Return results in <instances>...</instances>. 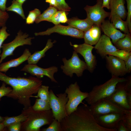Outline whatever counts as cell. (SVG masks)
Here are the masks:
<instances>
[{"mask_svg": "<svg viewBox=\"0 0 131 131\" xmlns=\"http://www.w3.org/2000/svg\"><path fill=\"white\" fill-rule=\"evenodd\" d=\"M60 123L62 131H116L99 125L89 106L86 105L79 106Z\"/></svg>", "mask_w": 131, "mask_h": 131, "instance_id": "6da1fadb", "label": "cell"}, {"mask_svg": "<svg viewBox=\"0 0 131 131\" xmlns=\"http://www.w3.org/2000/svg\"><path fill=\"white\" fill-rule=\"evenodd\" d=\"M22 113L26 116V119L21 123L20 131H39L41 127L49 125L54 119L51 109L36 111L34 110L31 106L23 109Z\"/></svg>", "mask_w": 131, "mask_h": 131, "instance_id": "7a4b0ae2", "label": "cell"}, {"mask_svg": "<svg viewBox=\"0 0 131 131\" xmlns=\"http://www.w3.org/2000/svg\"><path fill=\"white\" fill-rule=\"evenodd\" d=\"M19 100L24 109L31 106L30 98L36 94L41 86L42 81L40 78L32 76L28 78L18 77Z\"/></svg>", "mask_w": 131, "mask_h": 131, "instance_id": "3957f363", "label": "cell"}, {"mask_svg": "<svg viewBox=\"0 0 131 131\" xmlns=\"http://www.w3.org/2000/svg\"><path fill=\"white\" fill-rule=\"evenodd\" d=\"M126 79L112 75L111 78L104 83L94 86L85 99L89 105L99 100L109 98L114 92L117 84L126 81Z\"/></svg>", "mask_w": 131, "mask_h": 131, "instance_id": "277c9868", "label": "cell"}, {"mask_svg": "<svg viewBox=\"0 0 131 131\" xmlns=\"http://www.w3.org/2000/svg\"><path fill=\"white\" fill-rule=\"evenodd\" d=\"M65 92L66 94L68 101L66 106L68 115L76 110L79 105L88 96L89 93L82 92L77 82L72 83L67 87Z\"/></svg>", "mask_w": 131, "mask_h": 131, "instance_id": "5b68a950", "label": "cell"}, {"mask_svg": "<svg viewBox=\"0 0 131 131\" xmlns=\"http://www.w3.org/2000/svg\"><path fill=\"white\" fill-rule=\"evenodd\" d=\"M49 91V102L53 116L54 119L60 122L68 115L66 109L68 99L66 94L65 92L56 95L52 90Z\"/></svg>", "mask_w": 131, "mask_h": 131, "instance_id": "8992f818", "label": "cell"}, {"mask_svg": "<svg viewBox=\"0 0 131 131\" xmlns=\"http://www.w3.org/2000/svg\"><path fill=\"white\" fill-rule=\"evenodd\" d=\"M62 60L64 65H61V68L65 75L71 78L74 74L78 77L82 76L84 71L87 69L85 62L80 59L77 53L74 51L70 59L67 60L64 57Z\"/></svg>", "mask_w": 131, "mask_h": 131, "instance_id": "52a82bcc", "label": "cell"}, {"mask_svg": "<svg viewBox=\"0 0 131 131\" xmlns=\"http://www.w3.org/2000/svg\"><path fill=\"white\" fill-rule=\"evenodd\" d=\"M89 107L94 115L113 113L126 114L131 110L125 109L107 98L100 100L90 105Z\"/></svg>", "mask_w": 131, "mask_h": 131, "instance_id": "ba28073f", "label": "cell"}, {"mask_svg": "<svg viewBox=\"0 0 131 131\" xmlns=\"http://www.w3.org/2000/svg\"><path fill=\"white\" fill-rule=\"evenodd\" d=\"M29 36L28 34L26 33H23L20 30L13 41L8 43L3 44L1 47L2 51L0 55V64L7 57L13 55L14 51L17 47L25 45H31L32 40L34 38Z\"/></svg>", "mask_w": 131, "mask_h": 131, "instance_id": "9c48e42d", "label": "cell"}, {"mask_svg": "<svg viewBox=\"0 0 131 131\" xmlns=\"http://www.w3.org/2000/svg\"><path fill=\"white\" fill-rule=\"evenodd\" d=\"M103 0H97L96 4L93 6L87 5L84 8L86 12L87 17L94 24L100 27L105 19L109 17L110 12L105 11L102 7Z\"/></svg>", "mask_w": 131, "mask_h": 131, "instance_id": "30bf717a", "label": "cell"}, {"mask_svg": "<svg viewBox=\"0 0 131 131\" xmlns=\"http://www.w3.org/2000/svg\"><path fill=\"white\" fill-rule=\"evenodd\" d=\"M70 45L73 46L74 51L80 54L84 58L87 66V69L92 73L95 68L96 64L95 56L92 53L94 47L92 45L84 43L83 44Z\"/></svg>", "mask_w": 131, "mask_h": 131, "instance_id": "8fae6325", "label": "cell"}, {"mask_svg": "<svg viewBox=\"0 0 131 131\" xmlns=\"http://www.w3.org/2000/svg\"><path fill=\"white\" fill-rule=\"evenodd\" d=\"M54 33L77 38L82 39L83 37L84 32L69 25L65 26L59 24L48 28L45 31L35 33L34 35L36 36L49 35Z\"/></svg>", "mask_w": 131, "mask_h": 131, "instance_id": "7c38bea8", "label": "cell"}, {"mask_svg": "<svg viewBox=\"0 0 131 131\" xmlns=\"http://www.w3.org/2000/svg\"><path fill=\"white\" fill-rule=\"evenodd\" d=\"M21 71L36 76L39 78L46 76L49 78L52 82H57L54 77V74L57 72L58 69L57 67L55 66L43 68L39 67L36 64H28L25 65Z\"/></svg>", "mask_w": 131, "mask_h": 131, "instance_id": "4fadbf2b", "label": "cell"}, {"mask_svg": "<svg viewBox=\"0 0 131 131\" xmlns=\"http://www.w3.org/2000/svg\"><path fill=\"white\" fill-rule=\"evenodd\" d=\"M124 114L113 113L102 115H94L98 124L104 128L117 131L120 121L123 119Z\"/></svg>", "mask_w": 131, "mask_h": 131, "instance_id": "5bb4252c", "label": "cell"}, {"mask_svg": "<svg viewBox=\"0 0 131 131\" xmlns=\"http://www.w3.org/2000/svg\"><path fill=\"white\" fill-rule=\"evenodd\" d=\"M107 68L112 75L119 77L126 74L124 61L112 55L106 57Z\"/></svg>", "mask_w": 131, "mask_h": 131, "instance_id": "9a60e30c", "label": "cell"}, {"mask_svg": "<svg viewBox=\"0 0 131 131\" xmlns=\"http://www.w3.org/2000/svg\"><path fill=\"white\" fill-rule=\"evenodd\" d=\"M123 82H119L117 84L114 92L107 99L124 109L131 110V107L127 102L126 91L125 84Z\"/></svg>", "mask_w": 131, "mask_h": 131, "instance_id": "2e32d148", "label": "cell"}, {"mask_svg": "<svg viewBox=\"0 0 131 131\" xmlns=\"http://www.w3.org/2000/svg\"><path fill=\"white\" fill-rule=\"evenodd\" d=\"M94 48L102 57H105L109 53L119 50L113 44L110 38L105 34L101 35Z\"/></svg>", "mask_w": 131, "mask_h": 131, "instance_id": "e0dca14e", "label": "cell"}, {"mask_svg": "<svg viewBox=\"0 0 131 131\" xmlns=\"http://www.w3.org/2000/svg\"><path fill=\"white\" fill-rule=\"evenodd\" d=\"M100 28L105 34L112 39V42L114 44L119 39L124 38L126 35L115 28L108 20H105Z\"/></svg>", "mask_w": 131, "mask_h": 131, "instance_id": "ac0fdd59", "label": "cell"}, {"mask_svg": "<svg viewBox=\"0 0 131 131\" xmlns=\"http://www.w3.org/2000/svg\"><path fill=\"white\" fill-rule=\"evenodd\" d=\"M31 53L29 49H26L19 57L0 64V71L6 73L10 68L16 67L27 60Z\"/></svg>", "mask_w": 131, "mask_h": 131, "instance_id": "d6986e66", "label": "cell"}, {"mask_svg": "<svg viewBox=\"0 0 131 131\" xmlns=\"http://www.w3.org/2000/svg\"><path fill=\"white\" fill-rule=\"evenodd\" d=\"M100 27L93 25L88 30L84 32L83 37L85 43L91 45H95L101 36Z\"/></svg>", "mask_w": 131, "mask_h": 131, "instance_id": "ffe728a7", "label": "cell"}, {"mask_svg": "<svg viewBox=\"0 0 131 131\" xmlns=\"http://www.w3.org/2000/svg\"><path fill=\"white\" fill-rule=\"evenodd\" d=\"M125 3L124 0H110L109 6L111 12L109 17L114 15H117L123 20H125L127 13L124 5Z\"/></svg>", "mask_w": 131, "mask_h": 131, "instance_id": "44dd1931", "label": "cell"}, {"mask_svg": "<svg viewBox=\"0 0 131 131\" xmlns=\"http://www.w3.org/2000/svg\"><path fill=\"white\" fill-rule=\"evenodd\" d=\"M0 80L12 87V91L8 96V97L12 98H15L19 92L18 80L17 78L9 77L0 71Z\"/></svg>", "mask_w": 131, "mask_h": 131, "instance_id": "7402d4cb", "label": "cell"}, {"mask_svg": "<svg viewBox=\"0 0 131 131\" xmlns=\"http://www.w3.org/2000/svg\"><path fill=\"white\" fill-rule=\"evenodd\" d=\"M66 23L69 25L83 32L88 30L94 25L87 18L81 19L77 17L68 19Z\"/></svg>", "mask_w": 131, "mask_h": 131, "instance_id": "603a6c76", "label": "cell"}, {"mask_svg": "<svg viewBox=\"0 0 131 131\" xmlns=\"http://www.w3.org/2000/svg\"><path fill=\"white\" fill-rule=\"evenodd\" d=\"M55 42V41L52 42L51 39H48L45 46L43 49L31 54L27 60L28 64H36L41 58L44 57L45 53L53 47V44Z\"/></svg>", "mask_w": 131, "mask_h": 131, "instance_id": "cb8c5ba5", "label": "cell"}, {"mask_svg": "<svg viewBox=\"0 0 131 131\" xmlns=\"http://www.w3.org/2000/svg\"><path fill=\"white\" fill-rule=\"evenodd\" d=\"M109 18L116 29H120L125 34L130 33L126 21L123 20L119 16L114 15L109 17Z\"/></svg>", "mask_w": 131, "mask_h": 131, "instance_id": "d4e9b609", "label": "cell"}, {"mask_svg": "<svg viewBox=\"0 0 131 131\" xmlns=\"http://www.w3.org/2000/svg\"><path fill=\"white\" fill-rule=\"evenodd\" d=\"M114 44L118 49L124 50L129 52H131V33L126 34L124 38L119 39Z\"/></svg>", "mask_w": 131, "mask_h": 131, "instance_id": "484cf974", "label": "cell"}, {"mask_svg": "<svg viewBox=\"0 0 131 131\" xmlns=\"http://www.w3.org/2000/svg\"><path fill=\"white\" fill-rule=\"evenodd\" d=\"M57 11L55 8L51 6L45 10L36 18L35 21L36 23L44 21L51 22V18L54 14Z\"/></svg>", "mask_w": 131, "mask_h": 131, "instance_id": "4316f807", "label": "cell"}, {"mask_svg": "<svg viewBox=\"0 0 131 131\" xmlns=\"http://www.w3.org/2000/svg\"><path fill=\"white\" fill-rule=\"evenodd\" d=\"M4 117V120L2 123L5 127H7L9 125L15 123H22L26 119V116L22 113L17 116Z\"/></svg>", "mask_w": 131, "mask_h": 131, "instance_id": "83f0119b", "label": "cell"}, {"mask_svg": "<svg viewBox=\"0 0 131 131\" xmlns=\"http://www.w3.org/2000/svg\"><path fill=\"white\" fill-rule=\"evenodd\" d=\"M34 110L38 111H42L51 110L49 102L40 98L36 99L35 103L32 106Z\"/></svg>", "mask_w": 131, "mask_h": 131, "instance_id": "f1b7e54d", "label": "cell"}, {"mask_svg": "<svg viewBox=\"0 0 131 131\" xmlns=\"http://www.w3.org/2000/svg\"><path fill=\"white\" fill-rule=\"evenodd\" d=\"M22 4L16 0H13L12 1L11 5L7 8L6 10L14 12L20 15L23 19H25L26 18L22 7Z\"/></svg>", "mask_w": 131, "mask_h": 131, "instance_id": "f546056e", "label": "cell"}, {"mask_svg": "<svg viewBox=\"0 0 131 131\" xmlns=\"http://www.w3.org/2000/svg\"><path fill=\"white\" fill-rule=\"evenodd\" d=\"M49 87L47 86L41 85L37 92V96L40 98L44 100L49 101Z\"/></svg>", "mask_w": 131, "mask_h": 131, "instance_id": "4dcf8cb0", "label": "cell"}, {"mask_svg": "<svg viewBox=\"0 0 131 131\" xmlns=\"http://www.w3.org/2000/svg\"><path fill=\"white\" fill-rule=\"evenodd\" d=\"M41 14L40 10L37 8H35L33 10L30 11L26 18V23L28 24L33 23L36 18Z\"/></svg>", "mask_w": 131, "mask_h": 131, "instance_id": "1f68e13d", "label": "cell"}, {"mask_svg": "<svg viewBox=\"0 0 131 131\" xmlns=\"http://www.w3.org/2000/svg\"><path fill=\"white\" fill-rule=\"evenodd\" d=\"M46 128L42 130L43 131H62L60 122L54 119L52 123Z\"/></svg>", "mask_w": 131, "mask_h": 131, "instance_id": "d6a6232c", "label": "cell"}, {"mask_svg": "<svg viewBox=\"0 0 131 131\" xmlns=\"http://www.w3.org/2000/svg\"><path fill=\"white\" fill-rule=\"evenodd\" d=\"M131 54V52H129L124 50L119 49L109 53L108 55H112L125 61Z\"/></svg>", "mask_w": 131, "mask_h": 131, "instance_id": "836d02e7", "label": "cell"}, {"mask_svg": "<svg viewBox=\"0 0 131 131\" xmlns=\"http://www.w3.org/2000/svg\"><path fill=\"white\" fill-rule=\"evenodd\" d=\"M56 1L57 4V10L63 11L66 12L70 10L71 8L65 0H56Z\"/></svg>", "mask_w": 131, "mask_h": 131, "instance_id": "e575fe53", "label": "cell"}, {"mask_svg": "<svg viewBox=\"0 0 131 131\" xmlns=\"http://www.w3.org/2000/svg\"><path fill=\"white\" fill-rule=\"evenodd\" d=\"M127 3V12L126 21L129 32L131 33V0H126Z\"/></svg>", "mask_w": 131, "mask_h": 131, "instance_id": "d590c367", "label": "cell"}, {"mask_svg": "<svg viewBox=\"0 0 131 131\" xmlns=\"http://www.w3.org/2000/svg\"><path fill=\"white\" fill-rule=\"evenodd\" d=\"M6 83L3 82L0 87V101L3 96H7L12 90L11 87H6Z\"/></svg>", "mask_w": 131, "mask_h": 131, "instance_id": "8d00e7d4", "label": "cell"}, {"mask_svg": "<svg viewBox=\"0 0 131 131\" xmlns=\"http://www.w3.org/2000/svg\"><path fill=\"white\" fill-rule=\"evenodd\" d=\"M7 29V27L5 26L2 27L0 29V50L4 41L10 35V34L6 31Z\"/></svg>", "mask_w": 131, "mask_h": 131, "instance_id": "74e56055", "label": "cell"}, {"mask_svg": "<svg viewBox=\"0 0 131 131\" xmlns=\"http://www.w3.org/2000/svg\"><path fill=\"white\" fill-rule=\"evenodd\" d=\"M123 122L128 129L131 131V112L125 114L124 118L122 120Z\"/></svg>", "mask_w": 131, "mask_h": 131, "instance_id": "f35d334b", "label": "cell"}, {"mask_svg": "<svg viewBox=\"0 0 131 131\" xmlns=\"http://www.w3.org/2000/svg\"><path fill=\"white\" fill-rule=\"evenodd\" d=\"M9 17L8 14L6 11H3L0 9V27L5 26Z\"/></svg>", "mask_w": 131, "mask_h": 131, "instance_id": "ab89813d", "label": "cell"}, {"mask_svg": "<svg viewBox=\"0 0 131 131\" xmlns=\"http://www.w3.org/2000/svg\"><path fill=\"white\" fill-rule=\"evenodd\" d=\"M63 11L61 10L57 11L53 15L50 22L52 23L55 25L59 24L60 23V16Z\"/></svg>", "mask_w": 131, "mask_h": 131, "instance_id": "60d3db41", "label": "cell"}, {"mask_svg": "<svg viewBox=\"0 0 131 131\" xmlns=\"http://www.w3.org/2000/svg\"><path fill=\"white\" fill-rule=\"evenodd\" d=\"M21 123H17L11 124L7 127L9 131H20Z\"/></svg>", "mask_w": 131, "mask_h": 131, "instance_id": "b9f144b4", "label": "cell"}, {"mask_svg": "<svg viewBox=\"0 0 131 131\" xmlns=\"http://www.w3.org/2000/svg\"><path fill=\"white\" fill-rule=\"evenodd\" d=\"M124 61L127 73H130L131 71V54L128 59Z\"/></svg>", "mask_w": 131, "mask_h": 131, "instance_id": "7bdbcfd3", "label": "cell"}, {"mask_svg": "<svg viewBox=\"0 0 131 131\" xmlns=\"http://www.w3.org/2000/svg\"><path fill=\"white\" fill-rule=\"evenodd\" d=\"M117 131H129L128 129L123 123L122 120L120 121L119 123Z\"/></svg>", "mask_w": 131, "mask_h": 131, "instance_id": "ee69618b", "label": "cell"}, {"mask_svg": "<svg viewBox=\"0 0 131 131\" xmlns=\"http://www.w3.org/2000/svg\"><path fill=\"white\" fill-rule=\"evenodd\" d=\"M66 12L63 11L62 12L60 18V23H66L68 19L66 15L67 14Z\"/></svg>", "mask_w": 131, "mask_h": 131, "instance_id": "f6af8a7d", "label": "cell"}, {"mask_svg": "<svg viewBox=\"0 0 131 131\" xmlns=\"http://www.w3.org/2000/svg\"><path fill=\"white\" fill-rule=\"evenodd\" d=\"M7 0H0V9L3 11L6 10V3Z\"/></svg>", "mask_w": 131, "mask_h": 131, "instance_id": "bcb514c9", "label": "cell"}, {"mask_svg": "<svg viewBox=\"0 0 131 131\" xmlns=\"http://www.w3.org/2000/svg\"><path fill=\"white\" fill-rule=\"evenodd\" d=\"M45 2L49 3L50 6L53 7L57 9V4L56 0H46Z\"/></svg>", "mask_w": 131, "mask_h": 131, "instance_id": "7dc6e473", "label": "cell"}, {"mask_svg": "<svg viewBox=\"0 0 131 131\" xmlns=\"http://www.w3.org/2000/svg\"><path fill=\"white\" fill-rule=\"evenodd\" d=\"M110 0H103L102 7L110 9L109 4Z\"/></svg>", "mask_w": 131, "mask_h": 131, "instance_id": "c3c4849f", "label": "cell"}, {"mask_svg": "<svg viewBox=\"0 0 131 131\" xmlns=\"http://www.w3.org/2000/svg\"><path fill=\"white\" fill-rule=\"evenodd\" d=\"M126 98L128 104L131 107V92H126Z\"/></svg>", "mask_w": 131, "mask_h": 131, "instance_id": "681fc988", "label": "cell"}, {"mask_svg": "<svg viewBox=\"0 0 131 131\" xmlns=\"http://www.w3.org/2000/svg\"><path fill=\"white\" fill-rule=\"evenodd\" d=\"M5 127L2 123H0V131H3Z\"/></svg>", "mask_w": 131, "mask_h": 131, "instance_id": "f907efd6", "label": "cell"}, {"mask_svg": "<svg viewBox=\"0 0 131 131\" xmlns=\"http://www.w3.org/2000/svg\"><path fill=\"white\" fill-rule=\"evenodd\" d=\"M16 1L19 3L23 4L26 0H16Z\"/></svg>", "mask_w": 131, "mask_h": 131, "instance_id": "816d5d0a", "label": "cell"}, {"mask_svg": "<svg viewBox=\"0 0 131 131\" xmlns=\"http://www.w3.org/2000/svg\"><path fill=\"white\" fill-rule=\"evenodd\" d=\"M4 120V117L0 116V123H2Z\"/></svg>", "mask_w": 131, "mask_h": 131, "instance_id": "f5cc1de1", "label": "cell"}, {"mask_svg": "<svg viewBox=\"0 0 131 131\" xmlns=\"http://www.w3.org/2000/svg\"><path fill=\"white\" fill-rule=\"evenodd\" d=\"M1 50H0V55H1L0 54H1Z\"/></svg>", "mask_w": 131, "mask_h": 131, "instance_id": "db71d44e", "label": "cell"}]
</instances>
